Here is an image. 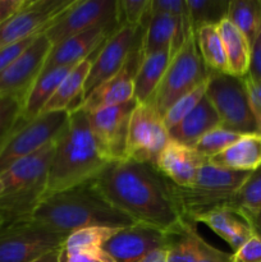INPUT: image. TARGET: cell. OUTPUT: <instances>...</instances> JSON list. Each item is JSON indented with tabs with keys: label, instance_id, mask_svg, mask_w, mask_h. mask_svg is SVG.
I'll list each match as a JSON object with an SVG mask.
<instances>
[{
	"label": "cell",
	"instance_id": "cell-1",
	"mask_svg": "<svg viewBox=\"0 0 261 262\" xmlns=\"http://www.w3.org/2000/svg\"><path fill=\"white\" fill-rule=\"evenodd\" d=\"M92 183L117 210L140 224L177 234L183 217L171 196L170 182L150 164L124 159L110 161Z\"/></svg>",
	"mask_w": 261,
	"mask_h": 262
},
{
	"label": "cell",
	"instance_id": "cell-2",
	"mask_svg": "<svg viewBox=\"0 0 261 262\" xmlns=\"http://www.w3.org/2000/svg\"><path fill=\"white\" fill-rule=\"evenodd\" d=\"M28 217L66 235L82 228L110 227L123 229L137 224L110 205L99 193L92 181L66 191L46 194Z\"/></svg>",
	"mask_w": 261,
	"mask_h": 262
},
{
	"label": "cell",
	"instance_id": "cell-3",
	"mask_svg": "<svg viewBox=\"0 0 261 262\" xmlns=\"http://www.w3.org/2000/svg\"><path fill=\"white\" fill-rule=\"evenodd\" d=\"M109 163L92 133L86 113L82 109L69 113L68 124L56 141L45 196L92 181Z\"/></svg>",
	"mask_w": 261,
	"mask_h": 262
},
{
	"label": "cell",
	"instance_id": "cell-4",
	"mask_svg": "<svg viewBox=\"0 0 261 262\" xmlns=\"http://www.w3.org/2000/svg\"><path fill=\"white\" fill-rule=\"evenodd\" d=\"M56 141L15 161L0 173V212L4 215L5 223L30 216L45 196Z\"/></svg>",
	"mask_w": 261,
	"mask_h": 262
},
{
	"label": "cell",
	"instance_id": "cell-5",
	"mask_svg": "<svg viewBox=\"0 0 261 262\" xmlns=\"http://www.w3.org/2000/svg\"><path fill=\"white\" fill-rule=\"evenodd\" d=\"M250 174L216 168L205 160L191 186L182 188L170 183L171 196L184 222L196 224V220L202 215L220 209L230 210L233 197Z\"/></svg>",
	"mask_w": 261,
	"mask_h": 262
},
{
	"label": "cell",
	"instance_id": "cell-6",
	"mask_svg": "<svg viewBox=\"0 0 261 262\" xmlns=\"http://www.w3.org/2000/svg\"><path fill=\"white\" fill-rule=\"evenodd\" d=\"M209 73L197 49L194 32L189 33L183 45L171 56L154 95V101L161 117L177 100L207 81Z\"/></svg>",
	"mask_w": 261,
	"mask_h": 262
},
{
	"label": "cell",
	"instance_id": "cell-7",
	"mask_svg": "<svg viewBox=\"0 0 261 262\" xmlns=\"http://www.w3.org/2000/svg\"><path fill=\"white\" fill-rule=\"evenodd\" d=\"M67 237L30 217L4 223L0 229V262H35L61 250Z\"/></svg>",
	"mask_w": 261,
	"mask_h": 262
},
{
	"label": "cell",
	"instance_id": "cell-8",
	"mask_svg": "<svg viewBox=\"0 0 261 262\" xmlns=\"http://www.w3.org/2000/svg\"><path fill=\"white\" fill-rule=\"evenodd\" d=\"M206 96L219 115L222 127L241 135L256 133L255 118L243 77L210 72Z\"/></svg>",
	"mask_w": 261,
	"mask_h": 262
},
{
	"label": "cell",
	"instance_id": "cell-9",
	"mask_svg": "<svg viewBox=\"0 0 261 262\" xmlns=\"http://www.w3.org/2000/svg\"><path fill=\"white\" fill-rule=\"evenodd\" d=\"M68 112L40 114L26 124H18L0 151V173L15 161L37 152L49 143L55 142L68 124Z\"/></svg>",
	"mask_w": 261,
	"mask_h": 262
},
{
	"label": "cell",
	"instance_id": "cell-10",
	"mask_svg": "<svg viewBox=\"0 0 261 262\" xmlns=\"http://www.w3.org/2000/svg\"><path fill=\"white\" fill-rule=\"evenodd\" d=\"M169 140L168 129L154 97L145 104H137L129 120L127 159L155 166L159 154Z\"/></svg>",
	"mask_w": 261,
	"mask_h": 262
},
{
	"label": "cell",
	"instance_id": "cell-11",
	"mask_svg": "<svg viewBox=\"0 0 261 262\" xmlns=\"http://www.w3.org/2000/svg\"><path fill=\"white\" fill-rule=\"evenodd\" d=\"M137 101L135 99L114 106L86 113L90 127L110 161L127 159V138L129 120Z\"/></svg>",
	"mask_w": 261,
	"mask_h": 262
},
{
	"label": "cell",
	"instance_id": "cell-12",
	"mask_svg": "<svg viewBox=\"0 0 261 262\" xmlns=\"http://www.w3.org/2000/svg\"><path fill=\"white\" fill-rule=\"evenodd\" d=\"M117 2L110 0H74L45 30L53 46L105 22L115 20Z\"/></svg>",
	"mask_w": 261,
	"mask_h": 262
},
{
	"label": "cell",
	"instance_id": "cell-13",
	"mask_svg": "<svg viewBox=\"0 0 261 262\" xmlns=\"http://www.w3.org/2000/svg\"><path fill=\"white\" fill-rule=\"evenodd\" d=\"M74 0H28L14 17L0 26V49L30 38L46 28Z\"/></svg>",
	"mask_w": 261,
	"mask_h": 262
},
{
	"label": "cell",
	"instance_id": "cell-14",
	"mask_svg": "<svg viewBox=\"0 0 261 262\" xmlns=\"http://www.w3.org/2000/svg\"><path fill=\"white\" fill-rule=\"evenodd\" d=\"M137 35L138 28L123 26L115 28L114 32L106 38L92 61L91 69L84 83V100L92 91L109 81L123 68L137 43Z\"/></svg>",
	"mask_w": 261,
	"mask_h": 262
},
{
	"label": "cell",
	"instance_id": "cell-15",
	"mask_svg": "<svg viewBox=\"0 0 261 262\" xmlns=\"http://www.w3.org/2000/svg\"><path fill=\"white\" fill-rule=\"evenodd\" d=\"M170 234L137 223L119 229L102 250L115 262H138L155 250L168 248Z\"/></svg>",
	"mask_w": 261,
	"mask_h": 262
},
{
	"label": "cell",
	"instance_id": "cell-16",
	"mask_svg": "<svg viewBox=\"0 0 261 262\" xmlns=\"http://www.w3.org/2000/svg\"><path fill=\"white\" fill-rule=\"evenodd\" d=\"M53 45L45 33H40L32 43L0 73V96L28 92L41 73Z\"/></svg>",
	"mask_w": 261,
	"mask_h": 262
},
{
	"label": "cell",
	"instance_id": "cell-17",
	"mask_svg": "<svg viewBox=\"0 0 261 262\" xmlns=\"http://www.w3.org/2000/svg\"><path fill=\"white\" fill-rule=\"evenodd\" d=\"M141 63V42L136 43L123 68L109 81L92 91L79 109L91 113L102 107L124 104L135 99V77Z\"/></svg>",
	"mask_w": 261,
	"mask_h": 262
},
{
	"label": "cell",
	"instance_id": "cell-18",
	"mask_svg": "<svg viewBox=\"0 0 261 262\" xmlns=\"http://www.w3.org/2000/svg\"><path fill=\"white\" fill-rule=\"evenodd\" d=\"M142 26L145 27V32L141 38V58L164 49H170L173 56L183 45L189 33L193 32L192 28H188L177 18L151 9V5L141 27Z\"/></svg>",
	"mask_w": 261,
	"mask_h": 262
},
{
	"label": "cell",
	"instance_id": "cell-19",
	"mask_svg": "<svg viewBox=\"0 0 261 262\" xmlns=\"http://www.w3.org/2000/svg\"><path fill=\"white\" fill-rule=\"evenodd\" d=\"M117 28V22H105L97 25L79 35L61 41L53 46L44 64L42 71L58 68V67L77 66L79 61L86 59L96 51L110 36V31ZM41 71V72H42Z\"/></svg>",
	"mask_w": 261,
	"mask_h": 262
},
{
	"label": "cell",
	"instance_id": "cell-20",
	"mask_svg": "<svg viewBox=\"0 0 261 262\" xmlns=\"http://www.w3.org/2000/svg\"><path fill=\"white\" fill-rule=\"evenodd\" d=\"M205 160L193 148L169 140L156 159L155 169L171 184L187 188L193 183L197 170Z\"/></svg>",
	"mask_w": 261,
	"mask_h": 262
},
{
	"label": "cell",
	"instance_id": "cell-21",
	"mask_svg": "<svg viewBox=\"0 0 261 262\" xmlns=\"http://www.w3.org/2000/svg\"><path fill=\"white\" fill-rule=\"evenodd\" d=\"M101 48V46H100ZM100 48L96 51L79 61L73 69L68 73V76L63 79L60 86L55 91V94L51 96V99L46 102L41 114L53 112H68L72 113L74 110H78L84 101L83 89L86 83L87 76L91 69L92 61L95 56L99 53Z\"/></svg>",
	"mask_w": 261,
	"mask_h": 262
},
{
	"label": "cell",
	"instance_id": "cell-22",
	"mask_svg": "<svg viewBox=\"0 0 261 262\" xmlns=\"http://www.w3.org/2000/svg\"><path fill=\"white\" fill-rule=\"evenodd\" d=\"M207 161L216 168L252 173L261 166V135H242L229 147Z\"/></svg>",
	"mask_w": 261,
	"mask_h": 262
},
{
	"label": "cell",
	"instance_id": "cell-23",
	"mask_svg": "<svg viewBox=\"0 0 261 262\" xmlns=\"http://www.w3.org/2000/svg\"><path fill=\"white\" fill-rule=\"evenodd\" d=\"M219 125H222L219 115L205 95L204 99L184 119H182L176 127L168 130L169 138L187 147L193 148L196 143L201 140L202 136Z\"/></svg>",
	"mask_w": 261,
	"mask_h": 262
},
{
	"label": "cell",
	"instance_id": "cell-24",
	"mask_svg": "<svg viewBox=\"0 0 261 262\" xmlns=\"http://www.w3.org/2000/svg\"><path fill=\"white\" fill-rule=\"evenodd\" d=\"M74 67L76 66L58 67V68L49 69V71H42L38 74L26 96L19 119L20 124H26L41 114L46 102L55 94L63 79L68 76V73Z\"/></svg>",
	"mask_w": 261,
	"mask_h": 262
},
{
	"label": "cell",
	"instance_id": "cell-25",
	"mask_svg": "<svg viewBox=\"0 0 261 262\" xmlns=\"http://www.w3.org/2000/svg\"><path fill=\"white\" fill-rule=\"evenodd\" d=\"M171 59L170 49L155 51L141 58L135 77V100L145 104L153 99Z\"/></svg>",
	"mask_w": 261,
	"mask_h": 262
},
{
	"label": "cell",
	"instance_id": "cell-26",
	"mask_svg": "<svg viewBox=\"0 0 261 262\" xmlns=\"http://www.w3.org/2000/svg\"><path fill=\"white\" fill-rule=\"evenodd\" d=\"M197 223L205 224L215 234L224 239L230 246L233 252H235L253 234L247 222L229 209L215 210L202 215L196 220V224Z\"/></svg>",
	"mask_w": 261,
	"mask_h": 262
},
{
	"label": "cell",
	"instance_id": "cell-27",
	"mask_svg": "<svg viewBox=\"0 0 261 262\" xmlns=\"http://www.w3.org/2000/svg\"><path fill=\"white\" fill-rule=\"evenodd\" d=\"M217 30L222 36L227 53L229 74L235 77H246L250 68L251 45L242 32L227 18L217 23Z\"/></svg>",
	"mask_w": 261,
	"mask_h": 262
},
{
	"label": "cell",
	"instance_id": "cell-28",
	"mask_svg": "<svg viewBox=\"0 0 261 262\" xmlns=\"http://www.w3.org/2000/svg\"><path fill=\"white\" fill-rule=\"evenodd\" d=\"M197 49L207 71L229 74L227 53L217 25H206L194 31Z\"/></svg>",
	"mask_w": 261,
	"mask_h": 262
},
{
	"label": "cell",
	"instance_id": "cell-29",
	"mask_svg": "<svg viewBox=\"0 0 261 262\" xmlns=\"http://www.w3.org/2000/svg\"><path fill=\"white\" fill-rule=\"evenodd\" d=\"M225 18L245 35L252 46L261 30V0H230Z\"/></svg>",
	"mask_w": 261,
	"mask_h": 262
},
{
	"label": "cell",
	"instance_id": "cell-30",
	"mask_svg": "<svg viewBox=\"0 0 261 262\" xmlns=\"http://www.w3.org/2000/svg\"><path fill=\"white\" fill-rule=\"evenodd\" d=\"M202 237L194 223L186 222L182 232L171 234L166 250V262H196Z\"/></svg>",
	"mask_w": 261,
	"mask_h": 262
},
{
	"label": "cell",
	"instance_id": "cell-31",
	"mask_svg": "<svg viewBox=\"0 0 261 262\" xmlns=\"http://www.w3.org/2000/svg\"><path fill=\"white\" fill-rule=\"evenodd\" d=\"M27 92L0 96V151L19 124Z\"/></svg>",
	"mask_w": 261,
	"mask_h": 262
},
{
	"label": "cell",
	"instance_id": "cell-32",
	"mask_svg": "<svg viewBox=\"0 0 261 262\" xmlns=\"http://www.w3.org/2000/svg\"><path fill=\"white\" fill-rule=\"evenodd\" d=\"M193 32L206 25H217L227 17V0H186Z\"/></svg>",
	"mask_w": 261,
	"mask_h": 262
},
{
	"label": "cell",
	"instance_id": "cell-33",
	"mask_svg": "<svg viewBox=\"0 0 261 262\" xmlns=\"http://www.w3.org/2000/svg\"><path fill=\"white\" fill-rule=\"evenodd\" d=\"M119 228L89 227L71 233L67 237L63 247L66 250H96L102 248L107 241L112 239Z\"/></svg>",
	"mask_w": 261,
	"mask_h": 262
},
{
	"label": "cell",
	"instance_id": "cell-34",
	"mask_svg": "<svg viewBox=\"0 0 261 262\" xmlns=\"http://www.w3.org/2000/svg\"><path fill=\"white\" fill-rule=\"evenodd\" d=\"M261 209V166L250 174L247 181L238 189L230 204L234 212L257 211Z\"/></svg>",
	"mask_w": 261,
	"mask_h": 262
},
{
	"label": "cell",
	"instance_id": "cell-35",
	"mask_svg": "<svg viewBox=\"0 0 261 262\" xmlns=\"http://www.w3.org/2000/svg\"><path fill=\"white\" fill-rule=\"evenodd\" d=\"M241 136H242L241 133L219 125V127L209 130L205 136H202V138L196 143L193 150L207 160V159L217 155L227 147H229Z\"/></svg>",
	"mask_w": 261,
	"mask_h": 262
},
{
	"label": "cell",
	"instance_id": "cell-36",
	"mask_svg": "<svg viewBox=\"0 0 261 262\" xmlns=\"http://www.w3.org/2000/svg\"><path fill=\"white\" fill-rule=\"evenodd\" d=\"M206 86L207 81H205L204 83H201L200 86H197L196 89H193L192 91H189L188 94H186L184 96H182L181 99L177 100V101L166 110L165 114L163 115V122L166 129L169 130L173 127H176L182 119H184V118L199 105V102L201 101V100L204 99L205 95H206Z\"/></svg>",
	"mask_w": 261,
	"mask_h": 262
},
{
	"label": "cell",
	"instance_id": "cell-37",
	"mask_svg": "<svg viewBox=\"0 0 261 262\" xmlns=\"http://www.w3.org/2000/svg\"><path fill=\"white\" fill-rule=\"evenodd\" d=\"M151 0H120L117 2L115 22L117 28L123 26L140 28L146 13L148 12Z\"/></svg>",
	"mask_w": 261,
	"mask_h": 262
},
{
	"label": "cell",
	"instance_id": "cell-38",
	"mask_svg": "<svg viewBox=\"0 0 261 262\" xmlns=\"http://www.w3.org/2000/svg\"><path fill=\"white\" fill-rule=\"evenodd\" d=\"M58 262H115L102 248L96 250H66L59 252Z\"/></svg>",
	"mask_w": 261,
	"mask_h": 262
},
{
	"label": "cell",
	"instance_id": "cell-39",
	"mask_svg": "<svg viewBox=\"0 0 261 262\" xmlns=\"http://www.w3.org/2000/svg\"><path fill=\"white\" fill-rule=\"evenodd\" d=\"M151 9L166 13L183 22L188 28H192L186 0H151Z\"/></svg>",
	"mask_w": 261,
	"mask_h": 262
},
{
	"label": "cell",
	"instance_id": "cell-40",
	"mask_svg": "<svg viewBox=\"0 0 261 262\" xmlns=\"http://www.w3.org/2000/svg\"><path fill=\"white\" fill-rule=\"evenodd\" d=\"M233 262H261V237L253 233L235 252L232 253Z\"/></svg>",
	"mask_w": 261,
	"mask_h": 262
},
{
	"label": "cell",
	"instance_id": "cell-41",
	"mask_svg": "<svg viewBox=\"0 0 261 262\" xmlns=\"http://www.w3.org/2000/svg\"><path fill=\"white\" fill-rule=\"evenodd\" d=\"M243 78H245L246 87H247L251 112L255 118L256 133L261 135V82L251 81L247 77H243Z\"/></svg>",
	"mask_w": 261,
	"mask_h": 262
},
{
	"label": "cell",
	"instance_id": "cell-42",
	"mask_svg": "<svg viewBox=\"0 0 261 262\" xmlns=\"http://www.w3.org/2000/svg\"><path fill=\"white\" fill-rule=\"evenodd\" d=\"M38 35H40V33H37V35L32 36V37L30 38H26V40L19 41V42L12 43V45H8L5 46V48L0 49V73L15 60V59H17L18 56H19L20 54L35 41V38L37 37Z\"/></svg>",
	"mask_w": 261,
	"mask_h": 262
},
{
	"label": "cell",
	"instance_id": "cell-43",
	"mask_svg": "<svg viewBox=\"0 0 261 262\" xmlns=\"http://www.w3.org/2000/svg\"><path fill=\"white\" fill-rule=\"evenodd\" d=\"M196 262H233L232 253L224 252L217 248L212 247L210 243L202 238L200 245V255Z\"/></svg>",
	"mask_w": 261,
	"mask_h": 262
},
{
	"label": "cell",
	"instance_id": "cell-44",
	"mask_svg": "<svg viewBox=\"0 0 261 262\" xmlns=\"http://www.w3.org/2000/svg\"><path fill=\"white\" fill-rule=\"evenodd\" d=\"M246 77L251 81L261 82V30L251 46L250 68Z\"/></svg>",
	"mask_w": 261,
	"mask_h": 262
},
{
	"label": "cell",
	"instance_id": "cell-45",
	"mask_svg": "<svg viewBox=\"0 0 261 262\" xmlns=\"http://www.w3.org/2000/svg\"><path fill=\"white\" fill-rule=\"evenodd\" d=\"M27 3L28 0H0V26L20 12Z\"/></svg>",
	"mask_w": 261,
	"mask_h": 262
},
{
	"label": "cell",
	"instance_id": "cell-46",
	"mask_svg": "<svg viewBox=\"0 0 261 262\" xmlns=\"http://www.w3.org/2000/svg\"><path fill=\"white\" fill-rule=\"evenodd\" d=\"M238 215L242 216L247 222V224L250 225L251 229H252V232L255 234L261 237V209L257 210V211L238 212Z\"/></svg>",
	"mask_w": 261,
	"mask_h": 262
},
{
	"label": "cell",
	"instance_id": "cell-47",
	"mask_svg": "<svg viewBox=\"0 0 261 262\" xmlns=\"http://www.w3.org/2000/svg\"><path fill=\"white\" fill-rule=\"evenodd\" d=\"M166 250L168 248H160V250L153 251L138 262H166Z\"/></svg>",
	"mask_w": 261,
	"mask_h": 262
},
{
	"label": "cell",
	"instance_id": "cell-48",
	"mask_svg": "<svg viewBox=\"0 0 261 262\" xmlns=\"http://www.w3.org/2000/svg\"><path fill=\"white\" fill-rule=\"evenodd\" d=\"M59 252H60V250L54 251V252H51V253H49V255L44 256V257L38 258V260L35 262H58Z\"/></svg>",
	"mask_w": 261,
	"mask_h": 262
},
{
	"label": "cell",
	"instance_id": "cell-49",
	"mask_svg": "<svg viewBox=\"0 0 261 262\" xmlns=\"http://www.w3.org/2000/svg\"><path fill=\"white\" fill-rule=\"evenodd\" d=\"M4 223H5L4 215H3L2 212H0V229H2V227H3V225H4Z\"/></svg>",
	"mask_w": 261,
	"mask_h": 262
}]
</instances>
